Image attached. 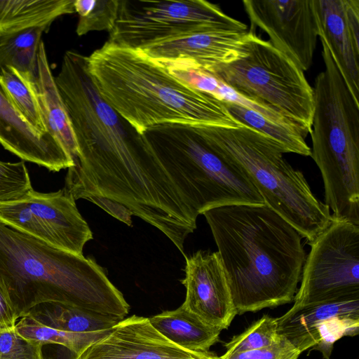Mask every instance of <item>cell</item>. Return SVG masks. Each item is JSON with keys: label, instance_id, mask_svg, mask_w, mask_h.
Listing matches in <instances>:
<instances>
[{"label": "cell", "instance_id": "obj_1", "mask_svg": "<svg viewBox=\"0 0 359 359\" xmlns=\"http://www.w3.org/2000/svg\"><path fill=\"white\" fill-rule=\"evenodd\" d=\"M55 81L78 149L64 189L75 201L96 196L118 202L169 240L182 235L194 213L144 133L101 96L87 56L66 51Z\"/></svg>", "mask_w": 359, "mask_h": 359}, {"label": "cell", "instance_id": "obj_2", "mask_svg": "<svg viewBox=\"0 0 359 359\" xmlns=\"http://www.w3.org/2000/svg\"><path fill=\"white\" fill-rule=\"evenodd\" d=\"M237 314L294 300L306 252L303 237L266 204H233L203 214Z\"/></svg>", "mask_w": 359, "mask_h": 359}, {"label": "cell", "instance_id": "obj_3", "mask_svg": "<svg viewBox=\"0 0 359 359\" xmlns=\"http://www.w3.org/2000/svg\"><path fill=\"white\" fill-rule=\"evenodd\" d=\"M87 59L101 96L140 133L164 123L242 125L221 100L182 82L140 50L107 41Z\"/></svg>", "mask_w": 359, "mask_h": 359}, {"label": "cell", "instance_id": "obj_4", "mask_svg": "<svg viewBox=\"0 0 359 359\" xmlns=\"http://www.w3.org/2000/svg\"><path fill=\"white\" fill-rule=\"evenodd\" d=\"M0 278L19 318L58 303L124 318L130 306L93 258L77 255L0 222Z\"/></svg>", "mask_w": 359, "mask_h": 359}, {"label": "cell", "instance_id": "obj_5", "mask_svg": "<svg viewBox=\"0 0 359 359\" xmlns=\"http://www.w3.org/2000/svg\"><path fill=\"white\" fill-rule=\"evenodd\" d=\"M220 155L238 166L266 205L312 242L333 221L329 208L312 192L304 174L284 158V149L258 130L238 127L195 126Z\"/></svg>", "mask_w": 359, "mask_h": 359}, {"label": "cell", "instance_id": "obj_6", "mask_svg": "<svg viewBox=\"0 0 359 359\" xmlns=\"http://www.w3.org/2000/svg\"><path fill=\"white\" fill-rule=\"evenodd\" d=\"M324 69L315 80L311 156L324 185L325 204L337 216L359 210V101L321 42Z\"/></svg>", "mask_w": 359, "mask_h": 359}, {"label": "cell", "instance_id": "obj_7", "mask_svg": "<svg viewBox=\"0 0 359 359\" xmlns=\"http://www.w3.org/2000/svg\"><path fill=\"white\" fill-rule=\"evenodd\" d=\"M143 133L196 217L223 205L265 204L246 175L217 152L195 126L164 123Z\"/></svg>", "mask_w": 359, "mask_h": 359}, {"label": "cell", "instance_id": "obj_8", "mask_svg": "<svg viewBox=\"0 0 359 359\" xmlns=\"http://www.w3.org/2000/svg\"><path fill=\"white\" fill-rule=\"evenodd\" d=\"M205 72L241 96L278 113L305 136L311 133L313 88L304 72L255 30H248L234 60Z\"/></svg>", "mask_w": 359, "mask_h": 359}, {"label": "cell", "instance_id": "obj_9", "mask_svg": "<svg viewBox=\"0 0 359 359\" xmlns=\"http://www.w3.org/2000/svg\"><path fill=\"white\" fill-rule=\"evenodd\" d=\"M217 28L248 29L245 24L204 0H119L107 42L142 50L192 32Z\"/></svg>", "mask_w": 359, "mask_h": 359}, {"label": "cell", "instance_id": "obj_10", "mask_svg": "<svg viewBox=\"0 0 359 359\" xmlns=\"http://www.w3.org/2000/svg\"><path fill=\"white\" fill-rule=\"evenodd\" d=\"M309 244L291 309L359 296V226L333 219Z\"/></svg>", "mask_w": 359, "mask_h": 359}, {"label": "cell", "instance_id": "obj_11", "mask_svg": "<svg viewBox=\"0 0 359 359\" xmlns=\"http://www.w3.org/2000/svg\"><path fill=\"white\" fill-rule=\"evenodd\" d=\"M243 5L251 29L264 31L304 72L311 67L318 36L315 0H244Z\"/></svg>", "mask_w": 359, "mask_h": 359}, {"label": "cell", "instance_id": "obj_12", "mask_svg": "<svg viewBox=\"0 0 359 359\" xmlns=\"http://www.w3.org/2000/svg\"><path fill=\"white\" fill-rule=\"evenodd\" d=\"M277 330L302 353L320 351L330 359L333 345L359 331V296L290 309L277 318Z\"/></svg>", "mask_w": 359, "mask_h": 359}, {"label": "cell", "instance_id": "obj_13", "mask_svg": "<svg viewBox=\"0 0 359 359\" xmlns=\"http://www.w3.org/2000/svg\"><path fill=\"white\" fill-rule=\"evenodd\" d=\"M75 359H219L209 351L184 349L161 334L148 318H123Z\"/></svg>", "mask_w": 359, "mask_h": 359}, {"label": "cell", "instance_id": "obj_14", "mask_svg": "<svg viewBox=\"0 0 359 359\" xmlns=\"http://www.w3.org/2000/svg\"><path fill=\"white\" fill-rule=\"evenodd\" d=\"M186 288L182 304L206 323L226 329L237 314L217 252L198 250L185 255Z\"/></svg>", "mask_w": 359, "mask_h": 359}, {"label": "cell", "instance_id": "obj_15", "mask_svg": "<svg viewBox=\"0 0 359 359\" xmlns=\"http://www.w3.org/2000/svg\"><path fill=\"white\" fill-rule=\"evenodd\" d=\"M248 32V29H204L140 50L164 66L178 65L208 71L234 60Z\"/></svg>", "mask_w": 359, "mask_h": 359}, {"label": "cell", "instance_id": "obj_16", "mask_svg": "<svg viewBox=\"0 0 359 359\" xmlns=\"http://www.w3.org/2000/svg\"><path fill=\"white\" fill-rule=\"evenodd\" d=\"M0 144L21 159L57 172L74 165L62 144L49 133L29 124L9 98L0 78Z\"/></svg>", "mask_w": 359, "mask_h": 359}, {"label": "cell", "instance_id": "obj_17", "mask_svg": "<svg viewBox=\"0 0 359 359\" xmlns=\"http://www.w3.org/2000/svg\"><path fill=\"white\" fill-rule=\"evenodd\" d=\"M24 198L45 233L46 243L83 255L85 244L93 236L72 195L64 188L50 193L32 189Z\"/></svg>", "mask_w": 359, "mask_h": 359}, {"label": "cell", "instance_id": "obj_18", "mask_svg": "<svg viewBox=\"0 0 359 359\" xmlns=\"http://www.w3.org/2000/svg\"><path fill=\"white\" fill-rule=\"evenodd\" d=\"M318 36L351 94L359 101V38L348 27L345 0H315Z\"/></svg>", "mask_w": 359, "mask_h": 359}, {"label": "cell", "instance_id": "obj_19", "mask_svg": "<svg viewBox=\"0 0 359 359\" xmlns=\"http://www.w3.org/2000/svg\"><path fill=\"white\" fill-rule=\"evenodd\" d=\"M25 83L37 99L47 131L62 144L74 163L78 157L74 134L42 41L38 53L35 81Z\"/></svg>", "mask_w": 359, "mask_h": 359}, {"label": "cell", "instance_id": "obj_20", "mask_svg": "<svg viewBox=\"0 0 359 359\" xmlns=\"http://www.w3.org/2000/svg\"><path fill=\"white\" fill-rule=\"evenodd\" d=\"M151 325L173 344L189 351L207 352L219 339L222 330L213 327L182 304L149 318Z\"/></svg>", "mask_w": 359, "mask_h": 359}, {"label": "cell", "instance_id": "obj_21", "mask_svg": "<svg viewBox=\"0 0 359 359\" xmlns=\"http://www.w3.org/2000/svg\"><path fill=\"white\" fill-rule=\"evenodd\" d=\"M74 4V0H0V34L49 29L60 16L75 13Z\"/></svg>", "mask_w": 359, "mask_h": 359}, {"label": "cell", "instance_id": "obj_22", "mask_svg": "<svg viewBox=\"0 0 359 359\" xmlns=\"http://www.w3.org/2000/svg\"><path fill=\"white\" fill-rule=\"evenodd\" d=\"M25 315L53 328L81 334L109 331L123 319L116 316L58 303L36 305Z\"/></svg>", "mask_w": 359, "mask_h": 359}, {"label": "cell", "instance_id": "obj_23", "mask_svg": "<svg viewBox=\"0 0 359 359\" xmlns=\"http://www.w3.org/2000/svg\"><path fill=\"white\" fill-rule=\"evenodd\" d=\"M47 30L34 27L0 34V69L9 67L25 80L34 79L41 36Z\"/></svg>", "mask_w": 359, "mask_h": 359}, {"label": "cell", "instance_id": "obj_24", "mask_svg": "<svg viewBox=\"0 0 359 359\" xmlns=\"http://www.w3.org/2000/svg\"><path fill=\"white\" fill-rule=\"evenodd\" d=\"M230 114L240 123L254 128L278 143L285 153L311 156L306 136L297 128L278 124L260 114L234 103L222 102Z\"/></svg>", "mask_w": 359, "mask_h": 359}, {"label": "cell", "instance_id": "obj_25", "mask_svg": "<svg viewBox=\"0 0 359 359\" xmlns=\"http://www.w3.org/2000/svg\"><path fill=\"white\" fill-rule=\"evenodd\" d=\"M14 330L22 337L42 346L48 344L63 346L76 357L110 331L87 334L69 332L46 325L29 315L18 319Z\"/></svg>", "mask_w": 359, "mask_h": 359}, {"label": "cell", "instance_id": "obj_26", "mask_svg": "<svg viewBox=\"0 0 359 359\" xmlns=\"http://www.w3.org/2000/svg\"><path fill=\"white\" fill-rule=\"evenodd\" d=\"M0 78L9 98L25 119L38 130L48 133L35 95L19 74L11 67H4L0 69Z\"/></svg>", "mask_w": 359, "mask_h": 359}, {"label": "cell", "instance_id": "obj_27", "mask_svg": "<svg viewBox=\"0 0 359 359\" xmlns=\"http://www.w3.org/2000/svg\"><path fill=\"white\" fill-rule=\"evenodd\" d=\"M118 4L119 0H74V10L79 16L77 35L92 31L110 32L116 20Z\"/></svg>", "mask_w": 359, "mask_h": 359}, {"label": "cell", "instance_id": "obj_28", "mask_svg": "<svg viewBox=\"0 0 359 359\" xmlns=\"http://www.w3.org/2000/svg\"><path fill=\"white\" fill-rule=\"evenodd\" d=\"M281 337L277 330L276 318L264 315L243 332L226 343L225 354L263 348L278 342Z\"/></svg>", "mask_w": 359, "mask_h": 359}, {"label": "cell", "instance_id": "obj_29", "mask_svg": "<svg viewBox=\"0 0 359 359\" xmlns=\"http://www.w3.org/2000/svg\"><path fill=\"white\" fill-rule=\"evenodd\" d=\"M32 189L24 161H0V203L19 200Z\"/></svg>", "mask_w": 359, "mask_h": 359}, {"label": "cell", "instance_id": "obj_30", "mask_svg": "<svg viewBox=\"0 0 359 359\" xmlns=\"http://www.w3.org/2000/svg\"><path fill=\"white\" fill-rule=\"evenodd\" d=\"M42 346L14 330L0 332V359H43Z\"/></svg>", "mask_w": 359, "mask_h": 359}, {"label": "cell", "instance_id": "obj_31", "mask_svg": "<svg viewBox=\"0 0 359 359\" xmlns=\"http://www.w3.org/2000/svg\"><path fill=\"white\" fill-rule=\"evenodd\" d=\"M302 351L285 337L269 346L242 353L225 354L219 359H298Z\"/></svg>", "mask_w": 359, "mask_h": 359}, {"label": "cell", "instance_id": "obj_32", "mask_svg": "<svg viewBox=\"0 0 359 359\" xmlns=\"http://www.w3.org/2000/svg\"><path fill=\"white\" fill-rule=\"evenodd\" d=\"M18 319L8 291L0 278V332L14 330Z\"/></svg>", "mask_w": 359, "mask_h": 359}, {"label": "cell", "instance_id": "obj_33", "mask_svg": "<svg viewBox=\"0 0 359 359\" xmlns=\"http://www.w3.org/2000/svg\"><path fill=\"white\" fill-rule=\"evenodd\" d=\"M86 200L98 205L111 216L115 217L119 221L130 226H132L133 213L127 208L119 203L96 196H89Z\"/></svg>", "mask_w": 359, "mask_h": 359}]
</instances>
